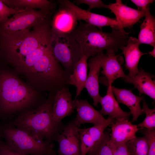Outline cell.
<instances>
[{
  "instance_id": "cell-1",
  "label": "cell",
  "mask_w": 155,
  "mask_h": 155,
  "mask_svg": "<svg viewBox=\"0 0 155 155\" xmlns=\"http://www.w3.org/2000/svg\"><path fill=\"white\" fill-rule=\"evenodd\" d=\"M110 33L103 32L86 23L78 25L71 35L78 44L82 56L93 57L104 50L117 52L126 45L129 33L118 27Z\"/></svg>"
},
{
  "instance_id": "cell-2",
  "label": "cell",
  "mask_w": 155,
  "mask_h": 155,
  "mask_svg": "<svg viewBox=\"0 0 155 155\" xmlns=\"http://www.w3.org/2000/svg\"><path fill=\"white\" fill-rule=\"evenodd\" d=\"M53 101H45L36 109L19 115L13 121V127L25 131L35 140L52 142L63 129L62 122L57 123L52 115Z\"/></svg>"
},
{
  "instance_id": "cell-3",
  "label": "cell",
  "mask_w": 155,
  "mask_h": 155,
  "mask_svg": "<svg viewBox=\"0 0 155 155\" xmlns=\"http://www.w3.org/2000/svg\"><path fill=\"white\" fill-rule=\"evenodd\" d=\"M52 36L50 22L47 18L31 31L2 38L5 49L13 63L38 48Z\"/></svg>"
},
{
  "instance_id": "cell-4",
  "label": "cell",
  "mask_w": 155,
  "mask_h": 155,
  "mask_svg": "<svg viewBox=\"0 0 155 155\" xmlns=\"http://www.w3.org/2000/svg\"><path fill=\"white\" fill-rule=\"evenodd\" d=\"M34 91L14 76L7 73L0 75V104L6 112L18 110L33 100Z\"/></svg>"
},
{
  "instance_id": "cell-5",
  "label": "cell",
  "mask_w": 155,
  "mask_h": 155,
  "mask_svg": "<svg viewBox=\"0 0 155 155\" xmlns=\"http://www.w3.org/2000/svg\"><path fill=\"white\" fill-rule=\"evenodd\" d=\"M3 134L5 143L11 149L23 155H55L52 142L40 141L28 133L13 126L6 127Z\"/></svg>"
},
{
  "instance_id": "cell-6",
  "label": "cell",
  "mask_w": 155,
  "mask_h": 155,
  "mask_svg": "<svg viewBox=\"0 0 155 155\" xmlns=\"http://www.w3.org/2000/svg\"><path fill=\"white\" fill-rule=\"evenodd\" d=\"M50 13L41 10H22L1 24L0 35L2 37H11L28 32L48 18Z\"/></svg>"
},
{
  "instance_id": "cell-7",
  "label": "cell",
  "mask_w": 155,
  "mask_h": 155,
  "mask_svg": "<svg viewBox=\"0 0 155 155\" xmlns=\"http://www.w3.org/2000/svg\"><path fill=\"white\" fill-rule=\"evenodd\" d=\"M52 51L55 59L65 69H73L82 57L80 47L72 35L55 37L52 35Z\"/></svg>"
},
{
  "instance_id": "cell-8",
  "label": "cell",
  "mask_w": 155,
  "mask_h": 155,
  "mask_svg": "<svg viewBox=\"0 0 155 155\" xmlns=\"http://www.w3.org/2000/svg\"><path fill=\"white\" fill-rule=\"evenodd\" d=\"M79 128L72 120L55 137L54 141L59 144L58 155H81Z\"/></svg>"
},
{
  "instance_id": "cell-9",
  "label": "cell",
  "mask_w": 155,
  "mask_h": 155,
  "mask_svg": "<svg viewBox=\"0 0 155 155\" xmlns=\"http://www.w3.org/2000/svg\"><path fill=\"white\" fill-rule=\"evenodd\" d=\"M60 5L50 24L52 35L55 37L71 35L78 26V21L71 10Z\"/></svg>"
},
{
  "instance_id": "cell-10",
  "label": "cell",
  "mask_w": 155,
  "mask_h": 155,
  "mask_svg": "<svg viewBox=\"0 0 155 155\" xmlns=\"http://www.w3.org/2000/svg\"><path fill=\"white\" fill-rule=\"evenodd\" d=\"M61 4L71 10L76 16L78 21L82 20L89 24L99 28L100 30L104 26H117L119 24L115 19L95 13L81 8L68 0L59 1Z\"/></svg>"
},
{
  "instance_id": "cell-11",
  "label": "cell",
  "mask_w": 155,
  "mask_h": 155,
  "mask_svg": "<svg viewBox=\"0 0 155 155\" xmlns=\"http://www.w3.org/2000/svg\"><path fill=\"white\" fill-rule=\"evenodd\" d=\"M105 55L103 51L101 52L91 58L88 63L89 71L85 88L92 98L95 106H97L101 97L99 92V76Z\"/></svg>"
},
{
  "instance_id": "cell-12",
  "label": "cell",
  "mask_w": 155,
  "mask_h": 155,
  "mask_svg": "<svg viewBox=\"0 0 155 155\" xmlns=\"http://www.w3.org/2000/svg\"><path fill=\"white\" fill-rule=\"evenodd\" d=\"M107 8L115 16L120 29L132 27L145 16L144 12L128 7L121 0H116L115 3L108 5Z\"/></svg>"
},
{
  "instance_id": "cell-13",
  "label": "cell",
  "mask_w": 155,
  "mask_h": 155,
  "mask_svg": "<svg viewBox=\"0 0 155 155\" xmlns=\"http://www.w3.org/2000/svg\"><path fill=\"white\" fill-rule=\"evenodd\" d=\"M75 106L72 94L68 90L63 88L56 93L52 107V115L54 121L61 122L62 120L74 112Z\"/></svg>"
},
{
  "instance_id": "cell-14",
  "label": "cell",
  "mask_w": 155,
  "mask_h": 155,
  "mask_svg": "<svg viewBox=\"0 0 155 155\" xmlns=\"http://www.w3.org/2000/svg\"><path fill=\"white\" fill-rule=\"evenodd\" d=\"M73 103L77 111V115L73 120L75 125L78 127L82 124L91 123L97 125L106 121L99 111L95 109L85 100L75 99Z\"/></svg>"
},
{
  "instance_id": "cell-15",
  "label": "cell",
  "mask_w": 155,
  "mask_h": 155,
  "mask_svg": "<svg viewBox=\"0 0 155 155\" xmlns=\"http://www.w3.org/2000/svg\"><path fill=\"white\" fill-rule=\"evenodd\" d=\"M110 126V141L121 144L126 143L136 136V133L139 129L137 125L133 124L129 120L115 119Z\"/></svg>"
},
{
  "instance_id": "cell-16",
  "label": "cell",
  "mask_w": 155,
  "mask_h": 155,
  "mask_svg": "<svg viewBox=\"0 0 155 155\" xmlns=\"http://www.w3.org/2000/svg\"><path fill=\"white\" fill-rule=\"evenodd\" d=\"M111 88L118 103L125 104L129 108L133 116L132 122L137 121L140 116L145 114L140 106L143 96L135 95L131 90L119 88L112 86Z\"/></svg>"
},
{
  "instance_id": "cell-17",
  "label": "cell",
  "mask_w": 155,
  "mask_h": 155,
  "mask_svg": "<svg viewBox=\"0 0 155 155\" xmlns=\"http://www.w3.org/2000/svg\"><path fill=\"white\" fill-rule=\"evenodd\" d=\"M140 44L137 39L132 36L129 37L126 46L121 49L125 60V67L129 71L128 75L133 77L138 72V65L141 57L145 54L139 49Z\"/></svg>"
},
{
  "instance_id": "cell-18",
  "label": "cell",
  "mask_w": 155,
  "mask_h": 155,
  "mask_svg": "<svg viewBox=\"0 0 155 155\" xmlns=\"http://www.w3.org/2000/svg\"><path fill=\"white\" fill-rule=\"evenodd\" d=\"M111 86L112 85L108 86L106 94L100 98L99 103L101 105V109L99 112L103 116L108 115L113 119L128 120L131 113L130 112H125L121 108L114 97Z\"/></svg>"
},
{
  "instance_id": "cell-19",
  "label": "cell",
  "mask_w": 155,
  "mask_h": 155,
  "mask_svg": "<svg viewBox=\"0 0 155 155\" xmlns=\"http://www.w3.org/2000/svg\"><path fill=\"white\" fill-rule=\"evenodd\" d=\"M115 52L113 50H106L102 67V70L101 73L106 79L107 86L112 85L113 82L118 78H123L124 79L127 77L117 60Z\"/></svg>"
},
{
  "instance_id": "cell-20",
  "label": "cell",
  "mask_w": 155,
  "mask_h": 155,
  "mask_svg": "<svg viewBox=\"0 0 155 155\" xmlns=\"http://www.w3.org/2000/svg\"><path fill=\"white\" fill-rule=\"evenodd\" d=\"M153 78V75L141 69L133 77H130L127 75L124 80L133 85L138 91L140 96L144 94L155 100V84L154 81L152 80Z\"/></svg>"
},
{
  "instance_id": "cell-21",
  "label": "cell",
  "mask_w": 155,
  "mask_h": 155,
  "mask_svg": "<svg viewBox=\"0 0 155 155\" xmlns=\"http://www.w3.org/2000/svg\"><path fill=\"white\" fill-rule=\"evenodd\" d=\"M88 58L85 56L81 57L75 65L73 73L68 78V83L76 87V97H78L83 89L85 88L88 75Z\"/></svg>"
},
{
  "instance_id": "cell-22",
  "label": "cell",
  "mask_w": 155,
  "mask_h": 155,
  "mask_svg": "<svg viewBox=\"0 0 155 155\" xmlns=\"http://www.w3.org/2000/svg\"><path fill=\"white\" fill-rule=\"evenodd\" d=\"M1 1L9 7L18 9H39L50 12L55 5L47 0H4Z\"/></svg>"
},
{
  "instance_id": "cell-23",
  "label": "cell",
  "mask_w": 155,
  "mask_h": 155,
  "mask_svg": "<svg viewBox=\"0 0 155 155\" xmlns=\"http://www.w3.org/2000/svg\"><path fill=\"white\" fill-rule=\"evenodd\" d=\"M142 24L138 41L140 44H145L155 47V19L150 12L145 14Z\"/></svg>"
},
{
  "instance_id": "cell-24",
  "label": "cell",
  "mask_w": 155,
  "mask_h": 155,
  "mask_svg": "<svg viewBox=\"0 0 155 155\" xmlns=\"http://www.w3.org/2000/svg\"><path fill=\"white\" fill-rule=\"evenodd\" d=\"M131 155H148L149 143L147 137H136L127 142Z\"/></svg>"
},
{
  "instance_id": "cell-25",
  "label": "cell",
  "mask_w": 155,
  "mask_h": 155,
  "mask_svg": "<svg viewBox=\"0 0 155 155\" xmlns=\"http://www.w3.org/2000/svg\"><path fill=\"white\" fill-rule=\"evenodd\" d=\"M110 130L104 131L100 138L97 142L87 155H113L109 145Z\"/></svg>"
},
{
  "instance_id": "cell-26",
  "label": "cell",
  "mask_w": 155,
  "mask_h": 155,
  "mask_svg": "<svg viewBox=\"0 0 155 155\" xmlns=\"http://www.w3.org/2000/svg\"><path fill=\"white\" fill-rule=\"evenodd\" d=\"M146 117L144 120L137 126L140 129L146 128L148 131L155 129V109L150 108L146 102L143 100L142 109Z\"/></svg>"
},
{
  "instance_id": "cell-27",
  "label": "cell",
  "mask_w": 155,
  "mask_h": 155,
  "mask_svg": "<svg viewBox=\"0 0 155 155\" xmlns=\"http://www.w3.org/2000/svg\"><path fill=\"white\" fill-rule=\"evenodd\" d=\"M79 132L80 140L81 155H86L95 143L88 132L86 128H79Z\"/></svg>"
},
{
  "instance_id": "cell-28",
  "label": "cell",
  "mask_w": 155,
  "mask_h": 155,
  "mask_svg": "<svg viewBox=\"0 0 155 155\" xmlns=\"http://www.w3.org/2000/svg\"><path fill=\"white\" fill-rule=\"evenodd\" d=\"M114 119L109 116L104 123L94 125L92 127L86 128L95 144L102 137L106 128L112 123Z\"/></svg>"
},
{
  "instance_id": "cell-29",
  "label": "cell",
  "mask_w": 155,
  "mask_h": 155,
  "mask_svg": "<svg viewBox=\"0 0 155 155\" xmlns=\"http://www.w3.org/2000/svg\"><path fill=\"white\" fill-rule=\"evenodd\" d=\"M109 145L113 155H131L127 142L118 144L109 142Z\"/></svg>"
},
{
  "instance_id": "cell-30",
  "label": "cell",
  "mask_w": 155,
  "mask_h": 155,
  "mask_svg": "<svg viewBox=\"0 0 155 155\" xmlns=\"http://www.w3.org/2000/svg\"><path fill=\"white\" fill-rule=\"evenodd\" d=\"M22 10L11 8L0 0V23L5 21L10 15H13Z\"/></svg>"
},
{
  "instance_id": "cell-31",
  "label": "cell",
  "mask_w": 155,
  "mask_h": 155,
  "mask_svg": "<svg viewBox=\"0 0 155 155\" xmlns=\"http://www.w3.org/2000/svg\"><path fill=\"white\" fill-rule=\"evenodd\" d=\"M142 133L147 138L149 143V149L148 155H155V130L148 131L143 129Z\"/></svg>"
},
{
  "instance_id": "cell-32",
  "label": "cell",
  "mask_w": 155,
  "mask_h": 155,
  "mask_svg": "<svg viewBox=\"0 0 155 155\" xmlns=\"http://www.w3.org/2000/svg\"><path fill=\"white\" fill-rule=\"evenodd\" d=\"M74 2L78 5L82 4L87 5L88 8L87 10L89 11L94 8H107V5L104 4L101 0H75Z\"/></svg>"
},
{
  "instance_id": "cell-33",
  "label": "cell",
  "mask_w": 155,
  "mask_h": 155,
  "mask_svg": "<svg viewBox=\"0 0 155 155\" xmlns=\"http://www.w3.org/2000/svg\"><path fill=\"white\" fill-rule=\"evenodd\" d=\"M131 1L135 4L139 10L142 11L145 14L150 11L149 6L153 3L154 0H131Z\"/></svg>"
},
{
  "instance_id": "cell-34",
  "label": "cell",
  "mask_w": 155,
  "mask_h": 155,
  "mask_svg": "<svg viewBox=\"0 0 155 155\" xmlns=\"http://www.w3.org/2000/svg\"><path fill=\"white\" fill-rule=\"evenodd\" d=\"M0 155H23L10 149L5 142H0Z\"/></svg>"
},
{
  "instance_id": "cell-35",
  "label": "cell",
  "mask_w": 155,
  "mask_h": 155,
  "mask_svg": "<svg viewBox=\"0 0 155 155\" xmlns=\"http://www.w3.org/2000/svg\"><path fill=\"white\" fill-rule=\"evenodd\" d=\"M155 47H154V49L153 50L149 52V53L152 56H153V57H155Z\"/></svg>"
}]
</instances>
